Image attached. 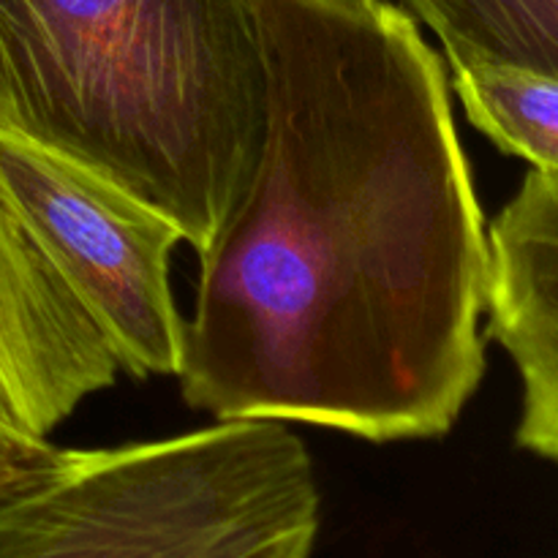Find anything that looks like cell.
I'll return each instance as SVG.
<instances>
[{
  "mask_svg": "<svg viewBox=\"0 0 558 558\" xmlns=\"http://www.w3.org/2000/svg\"><path fill=\"white\" fill-rule=\"evenodd\" d=\"M319 526L303 439L276 420H229L80 450L0 512V558H311Z\"/></svg>",
  "mask_w": 558,
  "mask_h": 558,
  "instance_id": "cell-3",
  "label": "cell"
},
{
  "mask_svg": "<svg viewBox=\"0 0 558 558\" xmlns=\"http://www.w3.org/2000/svg\"><path fill=\"white\" fill-rule=\"evenodd\" d=\"M251 0H0V134L145 202L205 254L265 136Z\"/></svg>",
  "mask_w": 558,
  "mask_h": 558,
  "instance_id": "cell-2",
  "label": "cell"
},
{
  "mask_svg": "<svg viewBox=\"0 0 558 558\" xmlns=\"http://www.w3.org/2000/svg\"><path fill=\"white\" fill-rule=\"evenodd\" d=\"M452 90L494 145L558 174V80L512 65H472L456 71Z\"/></svg>",
  "mask_w": 558,
  "mask_h": 558,
  "instance_id": "cell-8",
  "label": "cell"
},
{
  "mask_svg": "<svg viewBox=\"0 0 558 558\" xmlns=\"http://www.w3.org/2000/svg\"><path fill=\"white\" fill-rule=\"evenodd\" d=\"M445 47L452 71L512 65L558 80V0H401Z\"/></svg>",
  "mask_w": 558,
  "mask_h": 558,
  "instance_id": "cell-7",
  "label": "cell"
},
{
  "mask_svg": "<svg viewBox=\"0 0 558 558\" xmlns=\"http://www.w3.org/2000/svg\"><path fill=\"white\" fill-rule=\"evenodd\" d=\"M254 174L199 254L191 409L365 441L450 434L485 374L488 229L445 63L387 0H251Z\"/></svg>",
  "mask_w": 558,
  "mask_h": 558,
  "instance_id": "cell-1",
  "label": "cell"
},
{
  "mask_svg": "<svg viewBox=\"0 0 558 558\" xmlns=\"http://www.w3.org/2000/svg\"><path fill=\"white\" fill-rule=\"evenodd\" d=\"M488 338L521 376L515 439L558 463V174L532 172L488 229Z\"/></svg>",
  "mask_w": 558,
  "mask_h": 558,
  "instance_id": "cell-6",
  "label": "cell"
},
{
  "mask_svg": "<svg viewBox=\"0 0 558 558\" xmlns=\"http://www.w3.org/2000/svg\"><path fill=\"white\" fill-rule=\"evenodd\" d=\"M0 180L134 379L178 376L185 322L169 283L180 232L98 174L0 134Z\"/></svg>",
  "mask_w": 558,
  "mask_h": 558,
  "instance_id": "cell-4",
  "label": "cell"
},
{
  "mask_svg": "<svg viewBox=\"0 0 558 558\" xmlns=\"http://www.w3.org/2000/svg\"><path fill=\"white\" fill-rule=\"evenodd\" d=\"M120 360L0 180V425L47 439Z\"/></svg>",
  "mask_w": 558,
  "mask_h": 558,
  "instance_id": "cell-5",
  "label": "cell"
},
{
  "mask_svg": "<svg viewBox=\"0 0 558 558\" xmlns=\"http://www.w3.org/2000/svg\"><path fill=\"white\" fill-rule=\"evenodd\" d=\"M76 452L0 425V512L60 477Z\"/></svg>",
  "mask_w": 558,
  "mask_h": 558,
  "instance_id": "cell-9",
  "label": "cell"
}]
</instances>
